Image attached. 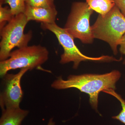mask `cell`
I'll return each instance as SVG.
<instances>
[{
	"label": "cell",
	"instance_id": "6da1fadb",
	"mask_svg": "<svg viewBox=\"0 0 125 125\" xmlns=\"http://www.w3.org/2000/svg\"><path fill=\"white\" fill-rule=\"evenodd\" d=\"M121 75L120 72L114 70L103 74H87L70 75L66 80H64L60 76L52 83L51 87L57 90L75 88L88 94L91 106L97 111L99 93L108 89L115 90L116 83Z\"/></svg>",
	"mask_w": 125,
	"mask_h": 125
},
{
	"label": "cell",
	"instance_id": "7a4b0ae2",
	"mask_svg": "<svg viewBox=\"0 0 125 125\" xmlns=\"http://www.w3.org/2000/svg\"><path fill=\"white\" fill-rule=\"evenodd\" d=\"M91 28L94 38L107 42L116 55L117 47L125 33V17L118 7L115 5L104 16L99 15Z\"/></svg>",
	"mask_w": 125,
	"mask_h": 125
},
{
	"label": "cell",
	"instance_id": "3957f363",
	"mask_svg": "<svg viewBox=\"0 0 125 125\" xmlns=\"http://www.w3.org/2000/svg\"><path fill=\"white\" fill-rule=\"evenodd\" d=\"M49 52L40 45L18 48L11 52L8 59L0 62V76L2 78L9 71L27 68L32 70L40 67L48 60Z\"/></svg>",
	"mask_w": 125,
	"mask_h": 125
},
{
	"label": "cell",
	"instance_id": "277c9868",
	"mask_svg": "<svg viewBox=\"0 0 125 125\" xmlns=\"http://www.w3.org/2000/svg\"><path fill=\"white\" fill-rule=\"evenodd\" d=\"M29 21L23 13L16 15L0 30V61L8 59L14 48L28 46L32 37L31 31L24 33L25 28Z\"/></svg>",
	"mask_w": 125,
	"mask_h": 125
},
{
	"label": "cell",
	"instance_id": "5b68a950",
	"mask_svg": "<svg viewBox=\"0 0 125 125\" xmlns=\"http://www.w3.org/2000/svg\"><path fill=\"white\" fill-rule=\"evenodd\" d=\"M41 27L43 29L47 30L52 32L63 48L64 53L61 56L60 61V63L62 64L73 62V68L74 69H76L82 62L92 61L110 62L120 61L109 56L92 57L85 55L75 45L74 42V38L73 36L69 33L64 28L59 27L56 23L53 24L42 23Z\"/></svg>",
	"mask_w": 125,
	"mask_h": 125
},
{
	"label": "cell",
	"instance_id": "8992f818",
	"mask_svg": "<svg viewBox=\"0 0 125 125\" xmlns=\"http://www.w3.org/2000/svg\"><path fill=\"white\" fill-rule=\"evenodd\" d=\"M94 11L86 2H73L64 28L74 38L84 44H91L94 39L89 23Z\"/></svg>",
	"mask_w": 125,
	"mask_h": 125
},
{
	"label": "cell",
	"instance_id": "52a82bcc",
	"mask_svg": "<svg viewBox=\"0 0 125 125\" xmlns=\"http://www.w3.org/2000/svg\"><path fill=\"white\" fill-rule=\"evenodd\" d=\"M29 70L21 69L16 74L7 73L2 77L0 94V106L1 110L9 108L20 107L23 92L21 85V79Z\"/></svg>",
	"mask_w": 125,
	"mask_h": 125
},
{
	"label": "cell",
	"instance_id": "ba28073f",
	"mask_svg": "<svg viewBox=\"0 0 125 125\" xmlns=\"http://www.w3.org/2000/svg\"><path fill=\"white\" fill-rule=\"evenodd\" d=\"M29 22L35 21L44 23H55L58 12L56 7H36L26 4L23 13Z\"/></svg>",
	"mask_w": 125,
	"mask_h": 125
},
{
	"label": "cell",
	"instance_id": "9c48e42d",
	"mask_svg": "<svg viewBox=\"0 0 125 125\" xmlns=\"http://www.w3.org/2000/svg\"><path fill=\"white\" fill-rule=\"evenodd\" d=\"M29 111L20 107L9 108L2 110L0 125H21Z\"/></svg>",
	"mask_w": 125,
	"mask_h": 125
},
{
	"label": "cell",
	"instance_id": "30bf717a",
	"mask_svg": "<svg viewBox=\"0 0 125 125\" xmlns=\"http://www.w3.org/2000/svg\"><path fill=\"white\" fill-rule=\"evenodd\" d=\"M89 7L102 16H104L115 6L113 0H85Z\"/></svg>",
	"mask_w": 125,
	"mask_h": 125
},
{
	"label": "cell",
	"instance_id": "8fae6325",
	"mask_svg": "<svg viewBox=\"0 0 125 125\" xmlns=\"http://www.w3.org/2000/svg\"><path fill=\"white\" fill-rule=\"evenodd\" d=\"M27 0H6L5 4L10 6L11 13L14 16L24 13Z\"/></svg>",
	"mask_w": 125,
	"mask_h": 125
},
{
	"label": "cell",
	"instance_id": "7c38bea8",
	"mask_svg": "<svg viewBox=\"0 0 125 125\" xmlns=\"http://www.w3.org/2000/svg\"><path fill=\"white\" fill-rule=\"evenodd\" d=\"M103 92L114 96L120 101L121 105L122 108V109L118 115L113 117L112 118L113 119H116L120 121L122 123H124L125 125V100L122 98L120 95L116 93L115 92L114 90L108 89L104 90Z\"/></svg>",
	"mask_w": 125,
	"mask_h": 125
},
{
	"label": "cell",
	"instance_id": "4fadbf2b",
	"mask_svg": "<svg viewBox=\"0 0 125 125\" xmlns=\"http://www.w3.org/2000/svg\"><path fill=\"white\" fill-rule=\"evenodd\" d=\"M14 16L10 7L0 6V30L4 27L7 22L10 21Z\"/></svg>",
	"mask_w": 125,
	"mask_h": 125
},
{
	"label": "cell",
	"instance_id": "5bb4252c",
	"mask_svg": "<svg viewBox=\"0 0 125 125\" xmlns=\"http://www.w3.org/2000/svg\"><path fill=\"white\" fill-rule=\"evenodd\" d=\"M26 4L36 7H56L54 0H27Z\"/></svg>",
	"mask_w": 125,
	"mask_h": 125
},
{
	"label": "cell",
	"instance_id": "9a60e30c",
	"mask_svg": "<svg viewBox=\"0 0 125 125\" xmlns=\"http://www.w3.org/2000/svg\"><path fill=\"white\" fill-rule=\"evenodd\" d=\"M122 13L125 17V0H113Z\"/></svg>",
	"mask_w": 125,
	"mask_h": 125
},
{
	"label": "cell",
	"instance_id": "2e32d148",
	"mask_svg": "<svg viewBox=\"0 0 125 125\" xmlns=\"http://www.w3.org/2000/svg\"><path fill=\"white\" fill-rule=\"evenodd\" d=\"M120 51L122 55H125V33L123 35L120 44Z\"/></svg>",
	"mask_w": 125,
	"mask_h": 125
},
{
	"label": "cell",
	"instance_id": "e0dca14e",
	"mask_svg": "<svg viewBox=\"0 0 125 125\" xmlns=\"http://www.w3.org/2000/svg\"><path fill=\"white\" fill-rule=\"evenodd\" d=\"M47 125H55V122H54L53 121L52 118H51V119L49 120V122H48Z\"/></svg>",
	"mask_w": 125,
	"mask_h": 125
},
{
	"label": "cell",
	"instance_id": "ac0fdd59",
	"mask_svg": "<svg viewBox=\"0 0 125 125\" xmlns=\"http://www.w3.org/2000/svg\"><path fill=\"white\" fill-rule=\"evenodd\" d=\"M6 0H0V6H2L4 4H5Z\"/></svg>",
	"mask_w": 125,
	"mask_h": 125
},
{
	"label": "cell",
	"instance_id": "d6986e66",
	"mask_svg": "<svg viewBox=\"0 0 125 125\" xmlns=\"http://www.w3.org/2000/svg\"><path fill=\"white\" fill-rule=\"evenodd\" d=\"M123 64H125V61H124V62H123Z\"/></svg>",
	"mask_w": 125,
	"mask_h": 125
}]
</instances>
